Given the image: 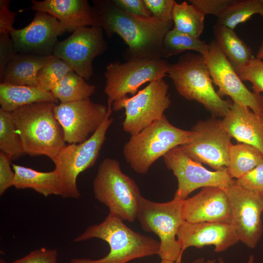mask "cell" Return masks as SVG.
Listing matches in <instances>:
<instances>
[{
    "label": "cell",
    "instance_id": "cell-11",
    "mask_svg": "<svg viewBox=\"0 0 263 263\" xmlns=\"http://www.w3.org/2000/svg\"><path fill=\"white\" fill-rule=\"evenodd\" d=\"M166 167L178 181L174 198L184 200L200 188L215 187L226 188L233 182L227 168L210 171L188 156L179 146L173 148L164 156Z\"/></svg>",
    "mask_w": 263,
    "mask_h": 263
},
{
    "label": "cell",
    "instance_id": "cell-37",
    "mask_svg": "<svg viewBox=\"0 0 263 263\" xmlns=\"http://www.w3.org/2000/svg\"><path fill=\"white\" fill-rule=\"evenodd\" d=\"M173 0H144L152 17L166 21H173Z\"/></svg>",
    "mask_w": 263,
    "mask_h": 263
},
{
    "label": "cell",
    "instance_id": "cell-25",
    "mask_svg": "<svg viewBox=\"0 0 263 263\" xmlns=\"http://www.w3.org/2000/svg\"><path fill=\"white\" fill-rule=\"evenodd\" d=\"M214 40L237 72L246 66L252 56L251 48L234 30L217 24L213 26Z\"/></svg>",
    "mask_w": 263,
    "mask_h": 263
},
{
    "label": "cell",
    "instance_id": "cell-7",
    "mask_svg": "<svg viewBox=\"0 0 263 263\" xmlns=\"http://www.w3.org/2000/svg\"><path fill=\"white\" fill-rule=\"evenodd\" d=\"M137 219L145 231L153 232L159 237L158 255L161 260L182 263L183 254L176 237L185 221L183 200L173 198L167 202L157 203L141 196Z\"/></svg>",
    "mask_w": 263,
    "mask_h": 263
},
{
    "label": "cell",
    "instance_id": "cell-39",
    "mask_svg": "<svg viewBox=\"0 0 263 263\" xmlns=\"http://www.w3.org/2000/svg\"><path fill=\"white\" fill-rule=\"evenodd\" d=\"M9 34H0V79H2L4 70L17 53L14 49Z\"/></svg>",
    "mask_w": 263,
    "mask_h": 263
},
{
    "label": "cell",
    "instance_id": "cell-6",
    "mask_svg": "<svg viewBox=\"0 0 263 263\" xmlns=\"http://www.w3.org/2000/svg\"><path fill=\"white\" fill-rule=\"evenodd\" d=\"M95 198L123 221L137 219L138 201L142 196L136 182L122 171L116 160L106 158L99 165L93 182Z\"/></svg>",
    "mask_w": 263,
    "mask_h": 263
},
{
    "label": "cell",
    "instance_id": "cell-13",
    "mask_svg": "<svg viewBox=\"0 0 263 263\" xmlns=\"http://www.w3.org/2000/svg\"><path fill=\"white\" fill-rule=\"evenodd\" d=\"M208 45V51L202 56L213 83L219 88L218 95L229 96L233 103L247 107L263 116V95L245 86L214 40Z\"/></svg>",
    "mask_w": 263,
    "mask_h": 263
},
{
    "label": "cell",
    "instance_id": "cell-21",
    "mask_svg": "<svg viewBox=\"0 0 263 263\" xmlns=\"http://www.w3.org/2000/svg\"><path fill=\"white\" fill-rule=\"evenodd\" d=\"M221 123L231 138L256 147L263 154V116L247 107L233 103Z\"/></svg>",
    "mask_w": 263,
    "mask_h": 263
},
{
    "label": "cell",
    "instance_id": "cell-35",
    "mask_svg": "<svg viewBox=\"0 0 263 263\" xmlns=\"http://www.w3.org/2000/svg\"><path fill=\"white\" fill-rule=\"evenodd\" d=\"M57 250L41 247L11 262L0 259V263H57Z\"/></svg>",
    "mask_w": 263,
    "mask_h": 263
},
{
    "label": "cell",
    "instance_id": "cell-19",
    "mask_svg": "<svg viewBox=\"0 0 263 263\" xmlns=\"http://www.w3.org/2000/svg\"><path fill=\"white\" fill-rule=\"evenodd\" d=\"M185 221L189 223H231L232 214L225 189L203 188L197 194L183 200Z\"/></svg>",
    "mask_w": 263,
    "mask_h": 263
},
{
    "label": "cell",
    "instance_id": "cell-44",
    "mask_svg": "<svg viewBox=\"0 0 263 263\" xmlns=\"http://www.w3.org/2000/svg\"><path fill=\"white\" fill-rule=\"evenodd\" d=\"M218 261L219 263H226L222 258H219L218 259ZM254 257L253 255H251L249 256L247 263H254Z\"/></svg>",
    "mask_w": 263,
    "mask_h": 263
},
{
    "label": "cell",
    "instance_id": "cell-17",
    "mask_svg": "<svg viewBox=\"0 0 263 263\" xmlns=\"http://www.w3.org/2000/svg\"><path fill=\"white\" fill-rule=\"evenodd\" d=\"M66 31L55 17L45 12H37L29 25L19 29L14 28L9 34L16 53L50 55L57 42L58 36Z\"/></svg>",
    "mask_w": 263,
    "mask_h": 263
},
{
    "label": "cell",
    "instance_id": "cell-22",
    "mask_svg": "<svg viewBox=\"0 0 263 263\" xmlns=\"http://www.w3.org/2000/svg\"><path fill=\"white\" fill-rule=\"evenodd\" d=\"M54 57L53 55L16 53L6 66L0 81L8 84L38 87L39 71Z\"/></svg>",
    "mask_w": 263,
    "mask_h": 263
},
{
    "label": "cell",
    "instance_id": "cell-30",
    "mask_svg": "<svg viewBox=\"0 0 263 263\" xmlns=\"http://www.w3.org/2000/svg\"><path fill=\"white\" fill-rule=\"evenodd\" d=\"M208 48L209 45L206 41L173 28L166 34L164 38L161 56L169 57L187 50L194 51L202 55Z\"/></svg>",
    "mask_w": 263,
    "mask_h": 263
},
{
    "label": "cell",
    "instance_id": "cell-20",
    "mask_svg": "<svg viewBox=\"0 0 263 263\" xmlns=\"http://www.w3.org/2000/svg\"><path fill=\"white\" fill-rule=\"evenodd\" d=\"M31 8L48 13L58 19L67 31L84 26H97L93 7L86 0H32Z\"/></svg>",
    "mask_w": 263,
    "mask_h": 263
},
{
    "label": "cell",
    "instance_id": "cell-12",
    "mask_svg": "<svg viewBox=\"0 0 263 263\" xmlns=\"http://www.w3.org/2000/svg\"><path fill=\"white\" fill-rule=\"evenodd\" d=\"M191 142L179 146L192 160L206 164L215 170L227 168L231 136L215 117L199 121L192 128Z\"/></svg>",
    "mask_w": 263,
    "mask_h": 263
},
{
    "label": "cell",
    "instance_id": "cell-9",
    "mask_svg": "<svg viewBox=\"0 0 263 263\" xmlns=\"http://www.w3.org/2000/svg\"><path fill=\"white\" fill-rule=\"evenodd\" d=\"M169 64L160 56L136 58L125 63L109 64L104 74V92L108 104L113 103L128 94L135 95L144 84L167 76Z\"/></svg>",
    "mask_w": 263,
    "mask_h": 263
},
{
    "label": "cell",
    "instance_id": "cell-18",
    "mask_svg": "<svg viewBox=\"0 0 263 263\" xmlns=\"http://www.w3.org/2000/svg\"><path fill=\"white\" fill-rule=\"evenodd\" d=\"M182 254L189 247L202 248L214 245V251L221 252L239 240L231 223L217 222L189 223L184 221L177 234Z\"/></svg>",
    "mask_w": 263,
    "mask_h": 263
},
{
    "label": "cell",
    "instance_id": "cell-15",
    "mask_svg": "<svg viewBox=\"0 0 263 263\" xmlns=\"http://www.w3.org/2000/svg\"><path fill=\"white\" fill-rule=\"evenodd\" d=\"M225 190L232 211L231 224L239 240L250 248H255L263 232V198L259 192L239 186L235 180Z\"/></svg>",
    "mask_w": 263,
    "mask_h": 263
},
{
    "label": "cell",
    "instance_id": "cell-16",
    "mask_svg": "<svg viewBox=\"0 0 263 263\" xmlns=\"http://www.w3.org/2000/svg\"><path fill=\"white\" fill-rule=\"evenodd\" d=\"M107 112V107L90 98L56 104L55 109L65 141L69 144H79L88 139L101 125Z\"/></svg>",
    "mask_w": 263,
    "mask_h": 263
},
{
    "label": "cell",
    "instance_id": "cell-1",
    "mask_svg": "<svg viewBox=\"0 0 263 263\" xmlns=\"http://www.w3.org/2000/svg\"><path fill=\"white\" fill-rule=\"evenodd\" d=\"M94 14L98 26L109 37L119 35L128 46L131 59L161 56L164 38L171 29L173 21L152 16L131 14L118 7L113 0L94 2Z\"/></svg>",
    "mask_w": 263,
    "mask_h": 263
},
{
    "label": "cell",
    "instance_id": "cell-33",
    "mask_svg": "<svg viewBox=\"0 0 263 263\" xmlns=\"http://www.w3.org/2000/svg\"><path fill=\"white\" fill-rule=\"evenodd\" d=\"M236 73L242 81H249L252 84L253 92L258 94L263 92L262 60L253 56L246 66Z\"/></svg>",
    "mask_w": 263,
    "mask_h": 263
},
{
    "label": "cell",
    "instance_id": "cell-46",
    "mask_svg": "<svg viewBox=\"0 0 263 263\" xmlns=\"http://www.w3.org/2000/svg\"><path fill=\"white\" fill-rule=\"evenodd\" d=\"M261 1L262 3V4H263V0H261Z\"/></svg>",
    "mask_w": 263,
    "mask_h": 263
},
{
    "label": "cell",
    "instance_id": "cell-36",
    "mask_svg": "<svg viewBox=\"0 0 263 263\" xmlns=\"http://www.w3.org/2000/svg\"><path fill=\"white\" fill-rule=\"evenodd\" d=\"M189 2L205 15L219 17L234 0H189Z\"/></svg>",
    "mask_w": 263,
    "mask_h": 263
},
{
    "label": "cell",
    "instance_id": "cell-4",
    "mask_svg": "<svg viewBox=\"0 0 263 263\" xmlns=\"http://www.w3.org/2000/svg\"><path fill=\"white\" fill-rule=\"evenodd\" d=\"M193 138L191 130L172 125L164 115L132 135L123 147V154L135 172L145 174L157 160L173 148L191 142Z\"/></svg>",
    "mask_w": 263,
    "mask_h": 263
},
{
    "label": "cell",
    "instance_id": "cell-32",
    "mask_svg": "<svg viewBox=\"0 0 263 263\" xmlns=\"http://www.w3.org/2000/svg\"><path fill=\"white\" fill-rule=\"evenodd\" d=\"M72 71V68L66 62L55 56L39 71L37 75L38 87L51 92Z\"/></svg>",
    "mask_w": 263,
    "mask_h": 263
},
{
    "label": "cell",
    "instance_id": "cell-26",
    "mask_svg": "<svg viewBox=\"0 0 263 263\" xmlns=\"http://www.w3.org/2000/svg\"><path fill=\"white\" fill-rule=\"evenodd\" d=\"M263 160V153L256 147L244 143H231L228 149V173L232 179L239 178Z\"/></svg>",
    "mask_w": 263,
    "mask_h": 263
},
{
    "label": "cell",
    "instance_id": "cell-10",
    "mask_svg": "<svg viewBox=\"0 0 263 263\" xmlns=\"http://www.w3.org/2000/svg\"><path fill=\"white\" fill-rule=\"evenodd\" d=\"M168 90L169 85L160 79L150 82L135 95L113 102V110L125 109L124 131L133 135L162 117L171 104Z\"/></svg>",
    "mask_w": 263,
    "mask_h": 263
},
{
    "label": "cell",
    "instance_id": "cell-43",
    "mask_svg": "<svg viewBox=\"0 0 263 263\" xmlns=\"http://www.w3.org/2000/svg\"><path fill=\"white\" fill-rule=\"evenodd\" d=\"M256 57L261 60L263 59V41L262 42L257 52Z\"/></svg>",
    "mask_w": 263,
    "mask_h": 263
},
{
    "label": "cell",
    "instance_id": "cell-41",
    "mask_svg": "<svg viewBox=\"0 0 263 263\" xmlns=\"http://www.w3.org/2000/svg\"><path fill=\"white\" fill-rule=\"evenodd\" d=\"M8 0H0V34H10L14 29L13 23L16 13L9 9Z\"/></svg>",
    "mask_w": 263,
    "mask_h": 263
},
{
    "label": "cell",
    "instance_id": "cell-8",
    "mask_svg": "<svg viewBox=\"0 0 263 263\" xmlns=\"http://www.w3.org/2000/svg\"><path fill=\"white\" fill-rule=\"evenodd\" d=\"M107 114L98 129L85 141L64 146L53 161L62 186L61 197L78 199L80 193L76 180L80 173L95 163L113 119L112 106L108 104Z\"/></svg>",
    "mask_w": 263,
    "mask_h": 263
},
{
    "label": "cell",
    "instance_id": "cell-24",
    "mask_svg": "<svg viewBox=\"0 0 263 263\" xmlns=\"http://www.w3.org/2000/svg\"><path fill=\"white\" fill-rule=\"evenodd\" d=\"M58 101L51 92L38 87L0 84V108L6 112L12 113L20 107L37 102L57 103Z\"/></svg>",
    "mask_w": 263,
    "mask_h": 263
},
{
    "label": "cell",
    "instance_id": "cell-38",
    "mask_svg": "<svg viewBox=\"0 0 263 263\" xmlns=\"http://www.w3.org/2000/svg\"><path fill=\"white\" fill-rule=\"evenodd\" d=\"M11 158L0 152V195H2L10 187L13 186L15 172L11 167Z\"/></svg>",
    "mask_w": 263,
    "mask_h": 263
},
{
    "label": "cell",
    "instance_id": "cell-27",
    "mask_svg": "<svg viewBox=\"0 0 263 263\" xmlns=\"http://www.w3.org/2000/svg\"><path fill=\"white\" fill-rule=\"evenodd\" d=\"M95 87L73 71L70 72L51 90L54 96L65 103L90 98L95 93Z\"/></svg>",
    "mask_w": 263,
    "mask_h": 263
},
{
    "label": "cell",
    "instance_id": "cell-2",
    "mask_svg": "<svg viewBox=\"0 0 263 263\" xmlns=\"http://www.w3.org/2000/svg\"><path fill=\"white\" fill-rule=\"evenodd\" d=\"M98 238L107 242L110 252L97 260L73 258L71 263H127L133 259L158 254L160 241L135 232L123 221L109 213L99 224L89 226L76 237L74 242H83Z\"/></svg>",
    "mask_w": 263,
    "mask_h": 263
},
{
    "label": "cell",
    "instance_id": "cell-40",
    "mask_svg": "<svg viewBox=\"0 0 263 263\" xmlns=\"http://www.w3.org/2000/svg\"><path fill=\"white\" fill-rule=\"evenodd\" d=\"M113 1L118 7L131 14L145 17L152 16L144 0H113Z\"/></svg>",
    "mask_w": 263,
    "mask_h": 263
},
{
    "label": "cell",
    "instance_id": "cell-5",
    "mask_svg": "<svg viewBox=\"0 0 263 263\" xmlns=\"http://www.w3.org/2000/svg\"><path fill=\"white\" fill-rule=\"evenodd\" d=\"M178 93L188 100L202 104L213 117H224L233 102L220 97L213 86L212 79L203 56L187 53L169 64L167 73Z\"/></svg>",
    "mask_w": 263,
    "mask_h": 263
},
{
    "label": "cell",
    "instance_id": "cell-34",
    "mask_svg": "<svg viewBox=\"0 0 263 263\" xmlns=\"http://www.w3.org/2000/svg\"><path fill=\"white\" fill-rule=\"evenodd\" d=\"M235 181L237 185L245 189L261 193L263 190V160Z\"/></svg>",
    "mask_w": 263,
    "mask_h": 263
},
{
    "label": "cell",
    "instance_id": "cell-23",
    "mask_svg": "<svg viewBox=\"0 0 263 263\" xmlns=\"http://www.w3.org/2000/svg\"><path fill=\"white\" fill-rule=\"evenodd\" d=\"M12 166L15 174L13 187L17 189H32L45 197L61 196V183L55 169L42 172L18 165Z\"/></svg>",
    "mask_w": 263,
    "mask_h": 263
},
{
    "label": "cell",
    "instance_id": "cell-28",
    "mask_svg": "<svg viewBox=\"0 0 263 263\" xmlns=\"http://www.w3.org/2000/svg\"><path fill=\"white\" fill-rule=\"evenodd\" d=\"M173 28L177 31L199 38L204 29L205 15L187 1H175L172 9Z\"/></svg>",
    "mask_w": 263,
    "mask_h": 263
},
{
    "label": "cell",
    "instance_id": "cell-14",
    "mask_svg": "<svg viewBox=\"0 0 263 263\" xmlns=\"http://www.w3.org/2000/svg\"><path fill=\"white\" fill-rule=\"evenodd\" d=\"M107 47L103 29L97 26L81 27L66 39L57 42L53 55L66 62L73 71L89 79L93 75V61Z\"/></svg>",
    "mask_w": 263,
    "mask_h": 263
},
{
    "label": "cell",
    "instance_id": "cell-31",
    "mask_svg": "<svg viewBox=\"0 0 263 263\" xmlns=\"http://www.w3.org/2000/svg\"><path fill=\"white\" fill-rule=\"evenodd\" d=\"M0 150L11 160L18 159L25 153L20 137L13 120L12 113L0 108Z\"/></svg>",
    "mask_w": 263,
    "mask_h": 263
},
{
    "label": "cell",
    "instance_id": "cell-29",
    "mask_svg": "<svg viewBox=\"0 0 263 263\" xmlns=\"http://www.w3.org/2000/svg\"><path fill=\"white\" fill-rule=\"evenodd\" d=\"M255 14L263 17V4L261 0H234L217 18L216 24L234 30L237 25L246 22Z\"/></svg>",
    "mask_w": 263,
    "mask_h": 263
},
{
    "label": "cell",
    "instance_id": "cell-45",
    "mask_svg": "<svg viewBox=\"0 0 263 263\" xmlns=\"http://www.w3.org/2000/svg\"><path fill=\"white\" fill-rule=\"evenodd\" d=\"M261 196H262V197L263 198V190L260 193Z\"/></svg>",
    "mask_w": 263,
    "mask_h": 263
},
{
    "label": "cell",
    "instance_id": "cell-3",
    "mask_svg": "<svg viewBox=\"0 0 263 263\" xmlns=\"http://www.w3.org/2000/svg\"><path fill=\"white\" fill-rule=\"evenodd\" d=\"M56 105L37 102L12 113L25 154L45 155L53 161L66 145L62 128L55 116Z\"/></svg>",
    "mask_w": 263,
    "mask_h": 263
},
{
    "label": "cell",
    "instance_id": "cell-42",
    "mask_svg": "<svg viewBox=\"0 0 263 263\" xmlns=\"http://www.w3.org/2000/svg\"><path fill=\"white\" fill-rule=\"evenodd\" d=\"M160 263H182L176 262H172L168 260H162ZM192 263H215V261L213 260H208L205 261L203 259H199Z\"/></svg>",
    "mask_w": 263,
    "mask_h": 263
}]
</instances>
